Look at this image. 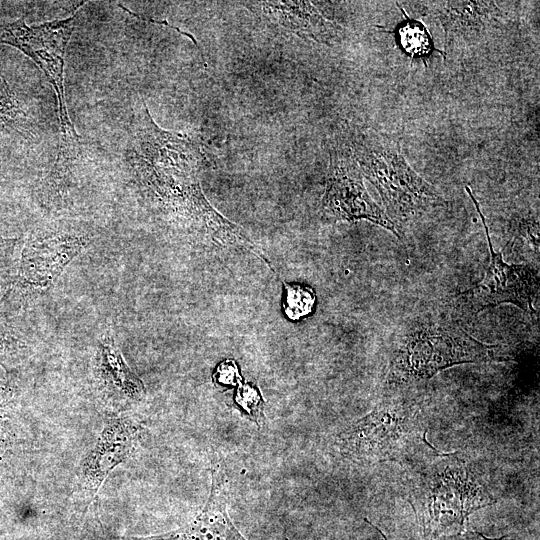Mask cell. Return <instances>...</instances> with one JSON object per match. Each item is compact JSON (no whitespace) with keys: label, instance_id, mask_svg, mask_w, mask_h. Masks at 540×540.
<instances>
[{"label":"cell","instance_id":"6da1fadb","mask_svg":"<svg viewBox=\"0 0 540 540\" xmlns=\"http://www.w3.org/2000/svg\"><path fill=\"white\" fill-rule=\"evenodd\" d=\"M127 160L140 184L164 207L187 217L218 216L201 193L197 173L204 155L190 135L162 129L144 111L136 117Z\"/></svg>","mask_w":540,"mask_h":540},{"label":"cell","instance_id":"7a4b0ae2","mask_svg":"<svg viewBox=\"0 0 540 540\" xmlns=\"http://www.w3.org/2000/svg\"><path fill=\"white\" fill-rule=\"evenodd\" d=\"M409 467L408 501L428 540L462 531L470 514L496 501L487 475L458 453L438 451Z\"/></svg>","mask_w":540,"mask_h":540},{"label":"cell","instance_id":"3957f363","mask_svg":"<svg viewBox=\"0 0 540 540\" xmlns=\"http://www.w3.org/2000/svg\"><path fill=\"white\" fill-rule=\"evenodd\" d=\"M500 350L498 345L477 340L447 317H421L393 343L386 391H404L455 365L505 360Z\"/></svg>","mask_w":540,"mask_h":540},{"label":"cell","instance_id":"277c9868","mask_svg":"<svg viewBox=\"0 0 540 540\" xmlns=\"http://www.w3.org/2000/svg\"><path fill=\"white\" fill-rule=\"evenodd\" d=\"M424 401L389 391L365 416L337 435L340 454L354 462L411 465L438 452L426 438Z\"/></svg>","mask_w":540,"mask_h":540},{"label":"cell","instance_id":"5b68a950","mask_svg":"<svg viewBox=\"0 0 540 540\" xmlns=\"http://www.w3.org/2000/svg\"><path fill=\"white\" fill-rule=\"evenodd\" d=\"M348 139L353 159L378 191L384 211L396 227L446 204L437 189L408 164L398 141L358 127L349 129Z\"/></svg>","mask_w":540,"mask_h":540},{"label":"cell","instance_id":"8992f818","mask_svg":"<svg viewBox=\"0 0 540 540\" xmlns=\"http://www.w3.org/2000/svg\"><path fill=\"white\" fill-rule=\"evenodd\" d=\"M77 14L62 19L28 26L24 18L6 25L0 31V42L11 45L30 57L44 72L58 100L60 144L50 174V185H60L68 176L81 152V137L70 120L65 99V52L75 29Z\"/></svg>","mask_w":540,"mask_h":540},{"label":"cell","instance_id":"52a82bcc","mask_svg":"<svg viewBox=\"0 0 540 540\" xmlns=\"http://www.w3.org/2000/svg\"><path fill=\"white\" fill-rule=\"evenodd\" d=\"M466 191L474 203L484 226L490 261L483 279L470 289L455 295L453 306L460 313L477 314L484 309L511 303L527 313L534 311L533 302L539 292L536 272L526 265L508 264L493 248L488 226L478 201L469 186Z\"/></svg>","mask_w":540,"mask_h":540},{"label":"cell","instance_id":"ba28073f","mask_svg":"<svg viewBox=\"0 0 540 540\" xmlns=\"http://www.w3.org/2000/svg\"><path fill=\"white\" fill-rule=\"evenodd\" d=\"M323 209L335 219L368 220L400 238L396 225L366 190L362 173L348 147L337 146L330 151Z\"/></svg>","mask_w":540,"mask_h":540},{"label":"cell","instance_id":"9c48e42d","mask_svg":"<svg viewBox=\"0 0 540 540\" xmlns=\"http://www.w3.org/2000/svg\"><path fill=\"white\" fill-rule=\"evenodd\" d=\"M140 433V424L131 418L114 416L106 420L81 468V486L85 494L90 496V501L110 473L132 455Z\"/></svg>","mask_w":540,"mask_h":540},{"label":"cell","instance_id":"30bf717a","mask_svg":"<svg viewBox=\"0 0 540 540\" xmlns=\"http://www.w3.org/2000/svg\"><path fill=\"white\" fill-rule=\"evenodd\" d=\"M123 540H246L232 523L226 508V480L222 468L213 464L209 497L202 510L184 526L148 537Z\"/></svg>","mask_w":540,"mask_h":540},{"label":"cell","instance_id":"8fae6325","mask_svg":"<svg viewBox=\"0 0 540 540\" xmlns=\"http://www.w3.org/2000/svg\"><path fill=\"white\" fill-rule=\"evenodd\" d=\"M84 244L83 237L68 233L50 234L31 240L22 251L19 281L39 287L50 285Z\"/></svg>","mask_w":540,"mask_h":540},{"label":"cell","instance_id":"7c38bea8","mask_svg":"<svg viewBox=\"0 0 540 540\" xmlns=\"http://www.w3.org/2000/svg\"><path fill=\"white\" fill-rule=\"evenodd\" d=\"M94 372L100 391L108 399L126 405L140 403L145 398L142 380L124 360L110 330L98 342Z\"/></svg>","mask_w":540,"mask_h":540},{"label":"cell","instance_id":"4fadbf2b","mask_svg":"<svg viewBox=\"0 0 540 540\" xmlns=\"http://www.w3.org/2000/svg\"><path fill=\"white\" fill-rule=\"evenodd\" d=\"M251 6L285 29L319 43H329L336 34V26L311 2L268 1L253 2Z\"/></svg>","mask_w":540,"mask_h":540},{"label":"cell","instance_id":"5bb4252c","mask_svg":"<svg viewBox=\"0 0 540 540\" xmlns=\"http://www.w3.org/2000/svg\"><path fill=\"white\" fill-rule=\"evenodd\" d=\"M435 18L444 29L446 42L455 38L467 39L483 32L500 15L491 1L432 2Z\"/></svg>","mask_w":540,"mask_h":540},{"label":"cell","instance_id":"9a60e30c","mask_svg":"<svg viewBox=\"0 0 540 540\" xmlns=\"http://www.w3.org/2000/svg\"><path fill=\"white\" fill-rule=\"evenodd\" d=\"M397 35L402 50L411 59L426 58L434 50L429 32L419 22L405 21L398 28Z\"/></svg>","mask_w":540,"mask_h":540},{"label":"cell","instance_id":"2e32d148","mask_svg":"<svg viewBox=\"0 0 540 540\" xmlns=\"http://www.w3.org/2000/svg\"><path fill=\"white\" fill-rule=\"evenodd\" d=\"M284 288L285 296L282 307L288 319L297 321L312 312L316 295L310 286L300 283H284Z\"/></svg>","mask_w":540,"mask_h":540},{"label":"cell","instance_id":"e0dca14e","mask_svg":"<svg viewBox=\"0 0 540 540\" xmlns=\"http://www.w3.org/2000/svg\"><path fill=\"white\" fill-rule=\"evenodd\" d=\"M26 346L0 315V365L8 372L18 365Z\"/></svg>","mask_w":540,"mask_h":540},{"label":"cell","instance_id":"ac0fdd59","mask_svg":"<svg viewBox=\"0 0 540 540\" xmlns=\"http://www.w3.org/2000/svg\"><path fill=\"white\" fill-rule=\"evenodd\" d=\"M235 401L256 424L262 422L264 402L258 388L249 383L240 385Z\"/></svg>","mask_w":540,"mask_h":540},{"label":"cell","instance_id":"d6986e66","mask_svg":"<svg viewBox=\"0 0 540 540\" xmlns=\"http://www.w3.org/2000/svg\"><path fill=\"white\" fill-rule=\"evenodd\" d=\"M19 238H4L0 236V276H10L19 266Z\"/></svg>","mask_w":540,"mask_h":540},{"label":"cell","instance_id":"ffe728a7","mask_svg":"<svg viewBox=\"0 0 540 540\" xmlns=\"http://www.w3.org/2000/svg\"><path fill=\"white\" fill-rule=\"evenodd\" d=\"M215 379L224 385H235L240 383L239 370L233 360H225L219 364L215 371Z\"/></svg>","mask_w":540,"mask_h":540},{"label":"cell","instance_id":"44dd1931","mask_svg":"<svg viewBox=\"0 0 540 540\" xmlns=\"http://www.w3.org/2000/svg\"><path fill=\"white\" fill-rule=\"evenodd\" d=\"M6 404L4 399H0V461L11 439L10 415Z\"/></svg>","mask_w":540,"mask_h":540},{"label":"cell","instance_id":"7402d4cb","mask_svg":"<svg viewBox=\"0 0 540 540\" xmlns=\"http://www.w3.org/2000/svg\"><path fill=\"white\" fill-rule=\"evenodd\" d=\"M13 103L12 95L7 87L6 82L0 76V107H7Z\"/></svg>","mask_w":540,"mask_h":540},{"label":"cell","instance_id":"603a6c76","mask_svg":"<svg viewBox=\"0 0 540 540\" xmlns=\"http://www.w3.org/2000/svg\"><path fill=\"white\" fill-rule=\"evenodd\" d=\"M445 540H491V539H487L483 535L478 534V533H465L462 535L450 537ZM494 540H506V539L501 538V539H494Z\"/></svg>","mask_w":540,"mask_h":540}]
</instances>
